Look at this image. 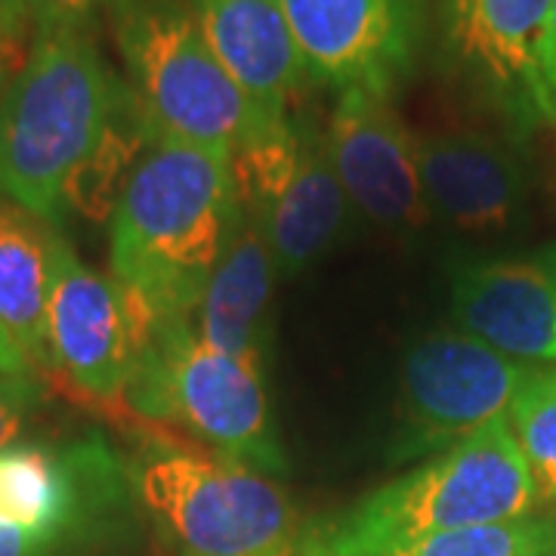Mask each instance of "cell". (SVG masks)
I'll use <instances>...</instances> for the list:
<instances>
[{
	"label": "cell",
	"instance_id": "44dd1931",
	"mask_svg": "<svg viewBox=\"0 0 556 556\" xmlns=\"http://www.w3.org/2000/svg\"><path fill=\"white\" fill-rule=\"evenodd\" d=\"M47 402V387L31 371H0V452L16 445L28 430L40 405Z\"/></svg>",
	"mask_w": 556,
	"mask_h": 556
},
{
	"label": "cell",
	"instance_id": "d6986e66",
	"mask_svg": "<svg viewBox=\"0 0 556 556\" xmlns=\"http://www.w3.org/2000/svg\"><path fill=\"white\" fill-rule=\"evenodd\" d=\"M538 497L556 507V365H535L507 408Z\"/></svg>",
	"mask_w": 556,
	"mask_h": 556
},
{
	"label": "cell",
	"instance_id": "5bb4252c",
	"mask_svg": "<svg viewBox=\"0 0 556 556\" xmlns=\"http://www.w3.org/2000/svg\"><path fill=\"white\" fill-rule=\"evenodd\" d=\"M420 186L430 214L464 232L514 226L529 199V167L517 139L485 130L420 137Z\"/></svg>",
	"mask_w": 556,
	"mask_h": 556
},
{
	"label": "cell",
	"instance_id": "484cf974",
	"mask_svg": "<svg viewBox=\"0 0 556 556\" xmlns=\"http://www.w3.org/2000/svg\"><path fill=\"white\" fill-rule=\"evenodd\" d=\"M0 371H31V365L25 362L20 353V346L7 338V331L0 328ZM35 375V371H31Z\"/></svg>",
	"mask_w": 556,
	"mask_h": 556
},
{
	"label": "cell",
	"instance_id": "7c38bea8",
	"mask_svg": "<svg viewBox=\"0 0 556 556\" xmlns=\"http://www.w3.org/2000/svg\"><path fill=\"white\" fill-rule=\"evenodd\" d=\"M325 139L350 207L362 217L402 236L430 223L417 161L420 137L408 130L390 97L340 90Z\"/></svg>",
	"mask_w": 556,
	"mask_h": 556
},
{
	"label": "cell",
	"instance_id": "4fadbf2b",
	"mask_svg": "<svg viewBox=\"0 0 556 556\" xmlns=\"http://www.w3.org/2000/svg\"><path fill=\"white\" fill-rule=\"evenodd\" d=\"M452 318L504 356L556 365V241L517 257L457 263Z\"/></svg>",
	"mask_w": 556,
	"mask_h": 556
},
{
	"label": "cell",
	"instance_id": "ba28073f",
	"mask_svg": "<svg viewBox=\"0 0 556 556\" xmlns=\"http://www.w3.org/2000/svg\"><path fill=\"white\" fill-rule=\"evenodd\" d=\"M551 0H439V68L517 142L556 124L538 75Z\"/></svg>",
	"mask_w": 556,
	"mask_h": 556
},
{
	"label": "cell",
	"instance_id": "52a82bcc",
	"mask_svg": "<svg viewBox=\"0 0 556 556\" xmlns=\"http://www.w3.org/2000/svg\"><path fill=\"white\" fill-rule=\"evenodd\" d=\"M241 211L269 244L278 276H298L340 236L350 199L313 121L263 124L232 155Z\"/></svg>",
	"mask_w": 556,
	"mask_h": 556
},
{
	"label": "cell",
	"instance_id": "8992f818",
	"mask_svg": "<svg viewBox=\"0 0 556 556\" xmlns=\"http://www.w3.org/2000/svg\"><path fill=\"white\" fill-rule=\"evenodd\" d=\"M130 479L149 514L189 556L294 554V507L251 464L214 448L149 442Z\"/></svg>",
	"mask_w": 556,
	"mask_h": 556
},
{
	"label": "cell",
	"instance_id": "5b68a950",
	"mask_svg": "<svg viewBox=\"0 0 556 556\" xmlns=\"http://www.w3.org/2000/svg\"><path fill=\"white\" fill-rule=\"evenodd\" d=\"M263 365L211 346L192 318H146L124 402L146 420L186 427L219 455L278 473L285 452Z\"/></svg>",
	"mask_w": 556,
	"mask_h": 556
},
{
	"label": "cell",
	"instance_id": "d4e9b609",
	"mask_svg": "<svg viewBox=\"0 0 556 556\" xmlns=\"http://www.w3.org/2000/svg\"><path fill=\"white\" fill-rule=\"evenodd\" d=\"M538 75H541V87H544L547 102H551L556 115V0H551L541 47H538Z\"/></svg>",
	"mask_w": 556,
	"mask_h": 556
},
{
	"label": "cell",
	"instance_id": "3957f363",
	"mask_svg": "<svg viewBox=\"0 0 556 556\" xmlns=\"http://www.w3.org/2000/svg\"><path fill=\"white\" fill-rule=\"evenodd\" d=\"M535 479L507 415L309 526L294 556H380L424 538L532 517Z\"/></svg>",
	"mask_w": 556,
	"mask_h": 556
},
{
	"label": "cell",
	"instance_id": "ac0fdd59",
	"mask_svg": "<svg viewBox=\"0 0 556 556\" xmlns=\"http://www.w3.org/2000/svg\"><path fill=\"white\" fill-rule=\"evenodd\" d=\"M56 236V226L0 201V328L40 378L53 375L47 306Z\"/></svg>",
	"mask_w": 556,
	"mask_h": 556
},
{
	"label": "cell",
	"instance_id": "7a4b0ae2",
	"mask_svg": "<svg viewBox=\"0 0 556 556\" xmlns=\"http://www.w3.org/2000/svg\"><path fill=\"white\" fill-rule=\"evenodd\" d=\"M239 219L232 161L149 142L112 214V278L146 318H192Z\"/></svg>",
	"mask_w": 556,
	"mask_h": 556
},
{
	"label": "cell",
	"instance_id": "9a60e30c",
	"mask_svg": "<svg viewBox=\"0 0 556 556\" xmlns=\"http://www.w3.org/2000/svg\"><path fill=\"white\" fill-rule=\"evenodd\" d=\"M118 489V457L100 437L0 452V526L10 529L78 532Z\"/></svg>",
	"mask_w": 556,
	"mask_h": 556
},
{
	"label": "cell",
	"instance_id": "30bf717a",
	"mask_svg": "<svg viewBox=\"0 0 556 556\" xmlns=\"http://www.w3.org/2000/svg\"><path fill=\"white\" fill-rule=\"evenodd\" d=\"M309 80L396 97L427 43L430 0H278Z\"/></svg>",
	"mask_w": 556,
	"mask_h": 556
},
{
	"label": "cell",
	"instance_id": "e0dca14e",
	"mask_svg": "<svg viewBox=\"0 0 556 556\" xmlns=\"http://www.w3.org/2000/svg\"><path fill=\"white\" fill-rule=\"evenodd\" d=\"M278 266L260 229L241 211L229 248L207 278L192 328L211 346L232 356L266 362V313L276 291Z\"/></svg>",
	"mask_w": 556,
	"mask_h": 556
},
{
	"label": "cell",
	"instance_id": "603a6c76",
	"mask_svg": "<svg viewBox=\"0 0 556 556\" xmlns=\"http://www.w3.org/2000/svg\"><path fill=\"white\" fill-rule=\"evenodd\" d=\"M35 28L28 25V20H22L20 13L13 10L10 0H0V97L10 87L13 75L20 72L22 60V40L25 35H31Z\"/></svg>",
	"mask_w": 556,
	"mask_h": 556
},
{
	"label": "cell",
	"instance_id": "6da1fadb",
	"mask_svg": "<svg viewBox=\"0 0 556 556\" xmlns=\"http://www.w3.org/2000/svg\"><path fill=\"white\" fill-rule=\"evenodd\" d=\"M130 100L102 53L93 20L35 25L0 97V201L60 229L68 182Z\"/></svg>",
	"mask_w": 556,
	"mask_h": 556
},
{
	"label": "cell",
	"instance_id": "8fae6325",
	"mask_svg": "<svg viewBox=\"0 0 556 556\" xmlns=\"http://www.w3.org/2000/svg\"><path fill=\"white\" fill-rule=\"evenodd\" d=\"M47 325L53 375L97 402H124L146 321L118 281L87 266L62 232L53 241Z\"/></svg>",
	"mask_w": 556,
	"mask_h": 556
},
{
	"label": "cell",
	"instance_id": "277c9868",
	"mask_svg": "<svg viewBox=\"0 0 556 556\" xmlns=\"http://www.w3.org/2000/svg\"><path fill=\"white\" fill-rule=\"evenodd\" d=\"M124 84L152 142L232 161L263 121L229 78L189 0H112Z\"/></svg>",
	"mask_w": 556,
	"mask_h": 556
},
{
	"label": "cell",
	"instance_id": "9c48e42d",
	"mask_svg": "<svg viewBox=\"0 0 556 556\" xmlns=\"http://www.w3.org/2000/svg\"><path fill=\"white\" fill-rule=\"evenodd\" d=\"M532 368L460 328L415 340L402 368L396 457L439 455L504 417Z\"/></svg>",
	"mask_w": 556,
	"mask_h": 556
},
{
	"label": "cell",
	"instance_id": "cb8c5ba5",
	"mask_svg": "<svg viewBox=\"0 0 556 556\" xmlns=\"http://www.w3.org/2000/svg\"><path fill=\"white\" fill-rule=\"evenodd\" d=\"M75 532H25L0 526V556H60Z\"/></svg>",
	"mask_w": 556,
	"mask_h": 556
},
{
	"label": "cell",
	"instance_id": "ffe728a7",
	"mask_svg": "<svg viewBox=\"0 0 556 556\" xmlns=\"http://www.w3.org/2000/svg\"><path fill=\"white\" fill-rule=\"evenodd\" d=\"M380 556H556V519L532 514L507 522L467 526Z\"/></svg>",
	"mask_w": 556,
	"mask_h": 556
},
{
	"label": "cell",
	"instance_id": "2e32d148",
	"mask_svg": "<svg viewBox=\"0 0 556 556\" xmlns=\"http://www.w3.org/2000/svg\"><path fill=\"white\" fill-rule=\"evenodd\" d=\"M214 56L263 124L291 118V100L309 80L278 0H189Z\"/></svg>",
	"mask_w": 556,
	"mask_h": 556
},
{
	"label": "cell",
	"instance_id": "7402d4cb",
	"mask_svg": "<svg viewBox=\"0 0 556 556\" xmlns=\"http://www.w3.org/2000/svg\"><path fill=\"white\" fill-rule=\"evenodd\" d=\"M13 10L28 25H47V22H80L93 20L97 10L112 7V0H10Z\"/></svg>",
	"mask_w": 556,
	"mask_h": 556
}]
</instances>
